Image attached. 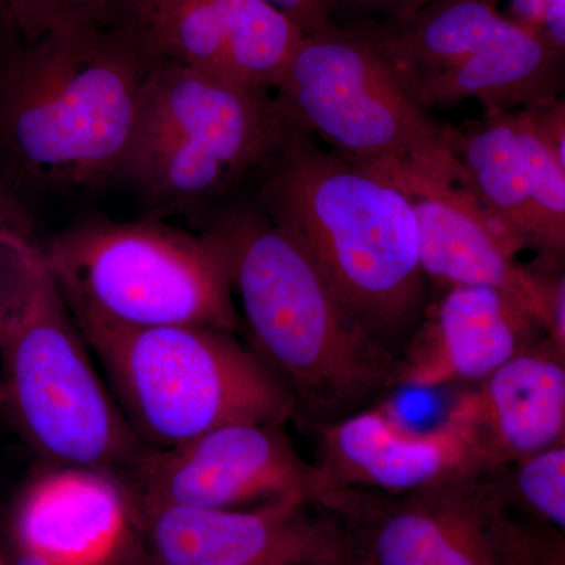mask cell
I'll list each match as a JSON object with an SVG mask.
<instances>
[{"instance_id":"obj_18","label":"cell","mask_w":565,"mask_h":565,"mask_svg":"<svg viewBox=\"0 0 565 565\" xmlns=\"http://www.w3.org/2000/svg\"><path fill=\"white\" fill-rule=\"evenodd\" d=\"M132 504L117 479L96 468L40 476L18 511L22 552L51 565H109L125 548Z\"/></svg>"},{"instance_id":"obj_1","label":"cell","mask_w":565,"mask_h":565,"mask_svg":"<svg viewBox=\"0 0 565 565\" xmlns=\"http://www.w3.org/2000/svg\"><path fill=\"white\" fill-rule=\"evenodd\" d=\"M258 207L291 234L349 316L399 356L427 299L407 193L282 120Z\"/></svg>"},{"instance_id":"obj_5","label":"cell","mask_w":565,"mask_h":565,"mask_svg":"<svg viewBox=\"0 0 565 565\" xmlns=\"http://www.w3.org/2000/svg\"><path fill=\"white\" fill-rule=\"evenodd\" d=\"M74 319L147 449L172 448L226 424L296 418L292 394L237 333Z\"/></svg>"},{"instance_id":"obj_15","label":"cell","mask_w":565,"mask_h":565,"mask_svg":"<svg viewBox=\"0 0 565 565\" xmlns=\"http://www.w3.org/2000/svg\"><path fill=\"white\" fill-rule=\"evenodd\" d=\"M407 193L418 228L419 262L437 288L486 286L511 296L548 322V294L541 275L520 263L523 245L459 184L405 178L392 181Z\"/></svg>"},{"instance_id":"obj_26","label":"cell","mask_w":565,"mask_h":565,"mask_svg":"<svg viewBox=\"0 0 565 565\" xmlns=\"http://www.w3.org/2000/svg\"><path fill=\"white\" fill-rule=\"evenodd\" d=\"M553 0H508V17L526 28L541 31L542 20Z\"/></svg>"},{"instance_id":"obj_6","label":"cell","mask_w":565,"mask_h":565,"mask_svg":"<svg viewBox=\"0 0 565 565\" xmlns=\"http://www.w3.org/2000/svg\"><path fill=\"white\" fill-rule=\"evenodd\" d=\"M274 103L282 120L385 180L427 178L468 189L448 126L408 95L360 22L305 33Z\"/></svg>"},{"instance_id":"obj_23","label":"cell","mask_w":565,"mask_h":565,"mask_svg":"<svg viewBox=\"0 0 565 565\" xmlns=\"http://www.w3.org/2000/svg\"><path fill=\"white\" fill-rule=\"evenodd\" d=\"M527 111L565 173V92L552 103Z\"/></svg>"},{"instance_id":"obj_9","label":"cell","mask_w":565,"mask_h":565,"mask_svg":"<svg viewBox=\"0 0 565 565\" xmlns=\"http://www.w3.org/2000/svg\"><path fill=\"white\" fill-rule=\"evenodd\" d=\"M424 110L467 102L486 114L545 106L565 92V52L498 0H435L397 20L360 22Z\"/></svg>"},{"instance_id":"obj_14","label":"cell","mask_w":565,"mask_h":565,"mask_svg":"<svg viewBox=\"0 0 565 565\" xmlns=\"http://www.w3.org/2000/svg\"><path fill=\"white\" fill-rule=\"evenodd\" d=\"M313 429L321 508L333 489L403 494L489 470L470 430L452 412L427 433L411 429L384 407H370Z\"/></svg>"},{"instance_id":"obj_24","label":"cell","mask_w":565,"mask_h":565,"mask_svg":"<svg viewBox=\"0 0 565 565\" xmlns=\"http://www.w3.org/2000/svg\"><path fill=\"white\" fill-rule=\"evenodd\" d=\"M563 263V269L555 280L544 278L546 294H548V322H546V338L559 353L565 363V258L557 259Z\"/></svg>"},{"instance_id":"obj_11","label":"cell","mask_w":565,"mask_h":565,"mask_svg":"<svg viewBox=\"0 0 565 565\" xmlns=\"http://www.w3.org/2000/svg\"><path fill=\"white\" fill-rule=\"evenodd\" d=\"M122 471L137 509H234L274 500L321 508L318 467L297 452L285 424H226L172 448L145 449Z\"/></svg>"},{"instance_id":"obj_12","label":"cell","mask_w":565,"mask_h":565,"mask_svg":"<svg viewBox=\"0 0 565 565\" xmlns=\"http://www.w3.org/2000/svg\"><path fill=\"white\" fill-rule=\"evenodd\" d=\"M302 500L253 509L158 505L139 509L159 565H355L337 515Z\"/></svg>"},{"instance_id":"obj_28","label":"cell","mask_w":565,"mask_h":565,"mask_svg":"<svg viewBox=\"0 0 565 565\" xmlns=\"http://www.w3.org/2000/svg\"><path fill=\"white\" fill-rule=\"evenodd\" d=\"M20 215L21 211L13 195L7 189L0 188V232ZM0 415H2V399H0Z\"/></svg>"},{"instance_id":"obj_8","label":"cell","mask_w":565,"mask_h":565,"mask_svg":"<svg viewBox=\"0 0 565 565\" xmlns=\"http://www.w3.org/2000/svg\"><path fill=\"white\" fill-rule=\"evenodd\" d=\"M281 129L274 98L161 61L145 82L118 180L152 210L189 211L263 169Z\"/></svg>"},{"instance_id":"obj_27","label":"cell","mask_w":565,"mask_h":565,"mask_svg":"<svg viewBox=\"0 0 565 565\" xmlns=\"http://www.w3.org/2000/svg\"><path fill=\"white\" fill-rule=\"evenodd\" d=\"M541 32L553 46L565 52V0H553L542 20Z\"/></svg>"},{"instance_id":"obj_2","label":"cell","mask_w":565,"mask_h":565,"mask_svg":"<svg viewBox=\"0 0 565 565\" xmlns=\"http://www.w3.org/2000/svg\"><path fill=\"white\" fill-rule=\"evenodd\" d=\"M6 36L0 154L46 188L118 180L145 82L162 61L147 25H66Z\"/></svg>"},{"instance_id":"obj_20","label":"cell","mask_w":565,"mask_h":565,"mask_svg":"<svg viewBox=\"0 0 565 565\" xmlns=\"http://www.w3.org/2000/svg\"><path fill=\"white\" fill-rule=\"evenodd\" d=\"M498 473L522 514L565 535V446Z\"/></svg>"},{"instance_id":"obj_17","label":"cell","mask_w":565,"mask_h":565,"mask_svg":"<svg viewBox=\"0 0 565 565\" xmlns=\"http://www.w3.org/2000/svg\"><path fill=\"white\" fill-rule=\"evenodd\" d=\"M451 412L492 471L564 448V360L545 334L465 393Z\"/></svg>"},{"instance_id":"obj_16","label":"cell","mask_w":565,"mask_h":565,"mask_svg":"<svg viewBox=\"0 0 565 565\" xmlns=\"http://www.w3.org/2000/svg\"><path fill=\"white\" fill-rule=\"evenodd\" d=\"M546 334L523 305L486 286H451L427 305L397 356V388L481 384Z\"/></svg>"},{"instance_id":"obj_19","label":"cell","mask_w":565,"mask_h":565,"mask_svg":"<svg viewBox=\"0 0 565 565\" xmlns=\"http://www.w3.org/2000/svg\"><path fill=\"white\" fill-rule=\"evenodd\" d=\"M156 0H0V32L32 36L66 28L147 25Z\"/></svg>"},{"instance_id":"obj_29","label":"cell","mask_w":565,"mask_h":565,"mask_svg":"<svg viewBox=\"0 0 565 565\" xmlns=\"http://www.w3.org/2000/svg\"><path fill=\"white\" fill-rule=\"evenodd\" d=\"M13 565H51L47 564L46 561L41 559V557L32 555V553L22 552L18 559L14 561Z\"/></svg>"},{"instance_id":"obj_10","label":"cell","mask_w":565,"mask_h":565,"mask_svg":"<svg viewBox=\"0 0 565 565\" xmlns=\"http://www.w3.org/2000/svg\"><path fill=\"white\" fill-rule=\"evenodd\" d=\"M329 511L351 535L356 565H544L498 471L403 494L337 489Z\"/></svg>"},{"instance_id":"obj_22","label":"cell","mask_w":565,"mask_h":565,"mask_svg":"<svg viewBox=\"0 0 565 565\" xmlns=\"http://www.w3.org/2000/svg\"><path fill=\"white\" fill-rule=\"evenodd\" d=\"M291 18L303 33H313L337 22V0H266Z\"/></svg>"},{"instance_id":"obj_13","label":"cell","mask_w":565,"mask_h":565,"mask_svg":"<svg viewBox=\"0 0 565 565\" xmlns=\"http://www.w3.org/2000/svg\"><path fill=\"white\" fill-rule=\"evenodd\" d=\"M147 29L162 61L262 98L277 90L305 35L266 0H156Z\"/></svg>"},{"instance_id":"obj_7","label":"cell","mask_w":565,"mask_h":565,"mask_svg":"<svg viewBox=\"0 0 565 565\" xmlns=\"http://www.w3.org/2000/svg\"><path fill=\"white\" fill-rule=\"evenodd\" d=\"M43 248L73 315L128 329L243 330L228 264L210 232L95 221L71 226Z\"/></svg>"},{"instance_id":"obj_25","label":"cell","mask_w":565,"mask_h":565,"mask_svg":"<svg viewBox=\"0 0 565 565\" xmlns=\"http://www.w3.org/2000/svg\"><path fill=\"white\" fill-rule=\"evenodd\" d=\"M535 553L544 565H565V535L530 519Z\"/></svg>"},{"instance_id":"obj_21","label":"cell","mask_w":565,"mask_h":565,"mask_svg":"<svg viewBox=\"0 0 565 565\" xmlns=\"http://www.w3.org/2000/svg\"><path fill=\"white\" fill-rule=\"evenodd\" d=\"M435 0H337V17L343 13L362 18L359 22L397 20L424 9Z\"/></svg>"},{"instance_id":"obj_3","label":"cell","mask_w":565,"mask_h":565,"mask_svg":"<svg viewBox=\"0 0 565 565\" xmlns=\"http://www.w3.org/2000/svg\"><path fill=\"white\" fill-rule=\"evenodd\" d=\"M221 244L250 349L311 427L374 407L397 388V359L364 332L296 239L259 207L210 230Z\"/></svg>"},{"instance_id":"obj_4","label":"cell","mask_w":565,"mask_h":565,"mask_svg":"<svg viewBox=\"0 0 565 565\" xmlns=\"http://www.w3.org/2000/svg\"><path fill=\"white\" fill-rule=\"evenodd\" d=\"M22 214L0 232V399L21 437L62 467L115 470L145 451Z\"/></svg>"},{"instance_id":"obj_30","label":"cell","mask_w":565,"mask_h":565,"mask_svg":"<svg viewBox=\"0 0 565 565\" xmlns=\"http://www.w3.org/2000/svg\"><path fill=\"white\" fill-rule=\"evenodd\" d=\"M0 565H3V564H2V561H0Z\"/></svg>"}]
</instances>
